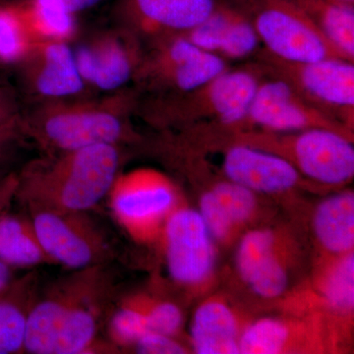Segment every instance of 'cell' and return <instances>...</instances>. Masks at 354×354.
Wrapping results in <instances>:
<instances>
[{"mask_svg":"<svg viewBox=\"0 0 354 354\" xmlns=\"http://www.w3.org/2000/svg\"><path fill=\"white\" fill-rule=\"evenodd\" d=\"M137 92L132 86L102 97L46 102L24 108L21 132L43 155L97 145L138 144L133 118Z\"/></svg>","mask_w":354,"mask_h":354,"instance_id":"6da1fadb","label":"cell"},{"mask_svg":"<svg viewBox=\"0 0 354 354\" xmlns=\"http://www.w3.org/2000/svg\"><path fill=\"white\" fill-rule=\"evenodd\" d=\"M123 148L97 145L41 153L16 172L15 199L28 211L88 212L108 197L124 160Z\"/></svg>","mask_w":354,"mask_h":354,"instance_id":"7a4b0ae2","label":"cell"},{"mask_svg":"<svg viewBox=\"0 0 354 354\" xmlns=\"http://www.w3.org/2000/svg\"><path fill=\"white\" fill-rule=\"evenodd\" d=\"M109 265L76 270L48 286L44 311L57 330L51 354L121 353L99 337L115 304V281Z\"/></svg>","mask_w":354,"mask_h":354,"instance_id":"3957f363","label":"cell"},{"mask_svg":"<svg viewBox=\"0 0 354 354\" xmlns=\"http://www.w3.org/2000/svg\"><path fill=\"white\" fill-rule=\"evenodd\" d=\"M263 73L255 62L230 68L199 87L172 97L139 99L135 118L158 131L218 123L232 131L243 118Z\"/></svg>","mask_w":354,"mask_h":354,"instance_id":"277c9868","label":"cell"},{"mask_svg":"<svg viewBox=\"0 0 354 354\" xmlns=\"http://www.w3.org/2000/svg\"><path fill=\"white\" fill-rule=\"evenodd\" d=\"M236 143L255 147L285 158L309 180L339 186L354 176L353 137L328 128L295 132L245 130L237 133Z\"/></svg>","mask_w":354,"mask_h":354,"instance_id":"5b68a950","label":"cell"},{"mask_svg":"<svg viewBox=\"0 0 354 354\" xmlns=\"http://www.w3.org/2000/svg\"><path fill=\"white\" fill-rule=\"evenodd\" d=\"M230 67L225 60L174 35L144 44L131 86L139 99L172 97L199 87Z\"/></svg>","mask_w":354,"mask_h":354,"instance_id":"8992f818","label":"cell"},{"mask_svg":"<svg viewBox=\"0 0 354 354\" xmlns=\"http://www.w3.org/2000/svg\"><path fill=\"white\" fill-rule=\"evenodd\" d=\"M252 62L264 75L281 79L312 106L353 130L354 62L341 58L288 62L263 48Z\"/></svg>","mask_w":354,"mask_h":354,"instance_id":"52a82bcc","label":"cell"},{"mask_svg":"<svg viewBox=\"0 0 354 354\" xmlns=\"http://www.w3.org/2000/svg\"><path fill=\"white\" fill-rule=\"evenodd\" d=\"M108 197L113 218L140 243L160 239L165 221L179 205L176 184L153 169L118 174Z\"/></svg>","mask_w":354,"mask_h":354,"instance_id":"ba28073f","label":"cell"},{"mask_svg":"<svg viewBox=\"0 0 354 354\" xmlns=\"http://www.w3.org/2000/svg\"><path fill=\"white\" fill-rule=\"evenodd\" d=\"M234 1L250 18L262 48L274 57L288 62L346 59L291 0Z\"/></svg>","mask_w":354,"mask_h":354,"instance_id":"9c48e42d","label":"cell"},{"mask_svg":"<svg viewBox=\"0 0 354 354\" xmlns=\"http://www.w3.org/2000/svg\"><path fill=\"white\" fill-rule=\"evenodd\" d=\"M32 225L53 264L67 269H85L111 264L114 247L88 212L31 209Z\"/></svg>","mask_w":354,"mask_h":354,"instance_id":"30bf717a","label":"cell"},{"mask_svg":"<svg viewBox=\"0 0 354 354\" xmlns=\"http://www.w3.org/2000/svg\"><path fill=\"white\" fill-rule=\"evenodd\" d=\"M15 67L28 106L95 95L83 80L73 48L66 41H34Z\"/></svg>","mask_w":354,"mask_h":354,"instance_id":"8fae6325","label":"cell"},{"mask_svg":"<svg viewBox=\"0 0 354 354\" xmlns=\"http://www.w3.org/2000/svg\"><path fill=\"white\" fill-rule=\"evenodd\" d=\"M77 66L93 93L116 92L131 86L144 44L121 26L95 32L73 48Z\"/></svg>","mask_w":354,"mask_h":354,"instance_id":"7c38bea8","label":"cell"},{"mask_svg":"<svg viewBox=\"0 0 354 354\" xmlns=\"http://www.w3.org/2000/svg\"><path fill=\"white\" fill-rule=\"evenodd\" d=\"M309 128H328L353 137V130L312 106L288 84L263 74L243 118L232 133L244 130L285 133Z\"/></svg>","mask_w":354,"mask_h":354,"instance_id":"4fadbf2b","label":"cell"},{"mask_svg":"<svg viewBox=\"0 0 354 354\" xmlns=\"http://www.w3.org/2000/svg\"><path fill=\"white\" fill-rule=\"evenodd\" d=\"M160 237L167 272L176 285L196 288L211 278L216 241L197 209L178 205L165 221Z\"/></svg>","mask_w":354,"mask_h":354,"instance_id":"5bb4252c","label":"cell"},{"mask_svg":"<svg viewBox=\"0 0 354 354\" xmlns=\"http://www.w3.org/2000/svg\"><path fill=\"white\" fill-rule=\"evenodd\" d=\"M225 0H116L115 25L143 44L189 31L208 18Z\"/></svg>","mask_w":354,"mask_h":354,"instance_id":"9a60e30c","label":"cell"},{"mask_svg":"<svg viewBox=\"0 0 354 354\" xmlns=\"http://www.w3.org/2000/svg\"><path fill=\"white\" fill-rule=\"evenodd\" d=\"M180 36L228 64L252 59L262 48L250 18L234 0H225L208 18Z\"/></svg>","mask_w":354,"mask_h":354,"instance_id":"2e32d148","label":"cell"},{"mask_svg":"<svg viewBox=\"0 0 354 354\" xmlns=\"http://www.w3.org/2000/svg\"><path fill=\"white\" fill-rule=\"evenodd\" d=\"M223 171L225 178L256 194L290 192L304 177L285 158L241 143L230 144L225 148Z\"/></svg>","mask_w":354,"mask_h":354,"instance_id":"e0dca14e","label":"cell"},{"mask_svg":"<svg viewBox=\"0 0 354 354\" xmlns=\"http://www.w3.org/2000/svg\"><path fill=\"white\" fill-rule=\"evenodd\" d=\"M239 324L232 307L218 299H209L194 312L190 342L199 354H239Z\"/></svg>","mask_w":354,"mask_h":354,"instance_id":"ac0fdd59","label":"cell"},{"mask_svg":"<svg viewBox=\"0 0 354 354\" xmlns=\"http://www.w3.org/2000/svg\"><path fill=\"white\" fill-rule=\"evenodd\" d=\"M39 274L15 279L0 295V354L25 353L28 316L39 295Z\"/></svg>","mask_w":354,"mask_h":354,"instance_id":"d6986e66","label":"cell"},{"mask_svg":"<svg viewBox=\"0 0 354 354\" xmlns=\"http://www.w3.org/2000/svg\"><path fill=\"white\" fill-rule=\"evenodd\" d=\"M313 230L321 247L333 255L353 252L354 194L344 191L326 198L317 206Z\"/></svg>","mask_w":354,"mask_h":354,"instance_id":"ffe728a7","label":"cell"},{"mask_svg":"<svg viewBox=\"0 0 354 354\" xmlns=\"http://www.w3.org/2000/svg\"><path fill=\"white\" fill-rule=\"evenodd\" d=\"M0 261L11 268H35L53 265L46 253L31 218L26 216H0Z\"/></svg>","mask_w":354,"mask_h":354,"instance_id":"44dd1931","label":"cell"},{"mask_svg":"<svg viewBox=\"0 0 354 354\" xmlns=\"http://www.w3.org/2000/svg\"><path fill=\"white\" fill-rule=\"evenodd\" d=\"M333 46L354 62V4L337 0H291Z\"/></svg>","mask_w":354,"mask_h":354,"instance_id":"7402d4cb","label":"cell"},{"mask_svg":"<svg viewBox=\"0 0 354 354\" xmlns=\"http://www.w3.org/2000/svg\"><path fill=\"white\" fill-rule=\"evenodd\" d=\"M32 38L36 41H73L77 34L76 15L57 0H20L18 2Z\"/></svg>","mask_w":354,"mask_h":354,"instance_id":"603a6c76","label":"cell"},{"mask_svg":"<svg viewBox=\"0 0 354 354\" xmlns=\"http://www.w3.org/2000/svg\"><path fill=\"white\" fill-rule=\"evenodd\" d=\"M236 269L248 285L266 270L281 262L279 239L270 228H256L242 236L236 250Z\"/></svg>","mask_w":354,"mask_h":354,"instance_id":"cb8c5ba5","label":"cell"},{"mask_svg":"<svg viewBox=\"0 0 354 354\" xmlns=\"http://www.w3.org/2000/svg\"><path fill=\"white\" fill-rule=\"evenodd\" d=\"M319 291L328 306L342 314L354 307V255L353 252L335 256L319 276Z\"/></svg>","mask_w":354,"mask_h":354,"instance_id":"d4e9b609","label":"cell"},{"mask_svg":"<svg viewBox=\"0 0 354 354\" xmlns=\"http://www.w3.org/2000/svg\"><path fill=\"white\" fill-rule=\"evenodd\" d=\"M295 335V327L288 321L259 319L241 333L239 351L242 354L283 353L290 348Z\"/></svg>","mask_w":354,"mask_h":354,"instance_id":"484cf974","label":"cell"},{"mask_svg":"<svg viewBox=\"0 0 354 354\" xmlns=\"http://www.w3.org/2000/svg\"><path fill=\"white\" fill-rule=\"evenodd\" d=\"M106 330L109 341L120 351L133 348L150 330L140 295H129L114 304L106 321Z\"/></svg>","mask_w":354,"mask_h":354,"instance_id":"4316f807","label":"cell"},{"mask_svg":"<svg viewBox=\"0 0 354 354\" xmlns=\"http://www.w3.org/2000/svg\"><path fill=\"white\" fill-rule=\"evenodd\" d=\"M34 43L18 2L0 3V65L16 66Z\"/></svg>","mask_w":354,"mask_h":354,"instance_id":"83f0119b","label":"cell"},{"mask_svg":"<svg viewBox=\"0 0 354 354\" xmlns=\"http://www.w3.org/2000/svg\"><path fill=\"white\" fill-rule=\"evenodd\" d=\"M236 230L252 218L257 209V194L230 179L216 181L209 187Z\"/></svg>","mask_w":354,"mask_h":354,"instance_id":"f1b7e54d","label":"cell"},{"mask_svg":"<svg viewBox=\"0 0 354 354\" xmlns=\"http://www.w3.org/2000/svg\"><path fill=\"white\" fill-rule=\"evenodd\" d=\"M140 298L148 319L149 329L176 337L183 326V314L178 305L146 295H140Z\"/></svg>","mask_w":354,"mask_h":354,"instance_id":"f546056e","label":"cell"},{"mask_svg":"<svg viewBox=\"0 0 354 354\" xmlns=\"http://www.w3.org/2000/svg\"><path fill=\"white\" fill-rule=\"evenodd\" d=\"M24 106L18 93L0 79V140L15 142L24 139L21 132Z\"/></svg>","mask_w":354,"mask_h":354,"instance_id":"4dcf8cb0","label":"cell"},{"mask_svg":"<svg viewBox=\"0 0 354 354\" xmlns=\"http://www.w3.org/2000/svg\"><path fill=\"white\" fill-rule=\"evenodd\" d=\"M198 212L214 241L225 243L232 239L237 230L236 227L221 208L215 194L209 188L200 198Z\"/></svg>","mask_w":354,"mask_h":354,"instance_id":"1f68e13d","label":"cell"},{"mask_svg":"<svg viewBox=\"0 0 354 354\" xmlns=\"http://www.w3.org/2000/svg\"><path fill=\"white\" fill-rule=\"evenodd\" d=\"M133 348L144 354H183L186 348L176 337L149 330L134 344Z\"/></svg>","mask_w":354,"mask_h":354,"instance_id":"d6a6232c","label":"cell"},{"mask_svg":"<svg viewBox=\"0 0 354 354\" xmlns=\"http://www.w3.org/2000/svg\"><path fill=\"white\" fill-rule=\"evenodd\" d=\"M16 188H17V174L10 172L0 178V216L6 213L7 207L15 199Z\"/></svg>","mask_w":354,"mask_h":354,"instance_id":"836d02e7","label":"cell"},{"mask_svg":"<svg viewBox=\"0 0 354 354\" xmlns=\"http://www.w3.org/2000/svg\"><path fill=\"white\" fill-rule=\"evenodd\" d=\"M57 1L70 13L77 16V14L97 6L102 0H57Z\"/></svg>","mask_w":354,"mask_h":354,"instance_id":"e575fe53","label":"cell"},{"mask_svg":"<svg viewBox=\"0 0 354 354\" xmlns=\"http://www.w3.org/2000/svg\"><path fill=\"white\" fill-rule=\"evenodd\" d=\"M15 281L12 268L0 261V295L8 290Z\"/></svg>","mask_w":354,"mask_h":354,"instance_id":"d590c367","label":"cell"},{"mask_svg":"<svg viewBox=\"0 0 354 354\" xmlns=\"http://www.w3.org/2000/svg\"><path fill=\"white\" fill-rule=\"evenodd\" d=\"M15 144L17 143L0 140V167L6 165L7 162H9L11 156H12L13 147Z\"/></svg>","mask_w":354,"mask_h":354,"instance_id":"8d00e7d4","label":"cell"},{"mask_svg":"<svg viewBox=\"0 0 354 354\" xmlns=\"http://www.w3.org/2000/svg\"><path fill=\"white\" fill-rule=\"evenodd\" d=\"M337 1L344 2V3L354 4V0H337Z\"/></svg>","mask_w":354,"mask_h":354,"instance_id":"74e56055","label":"cell"}]
</instances>
